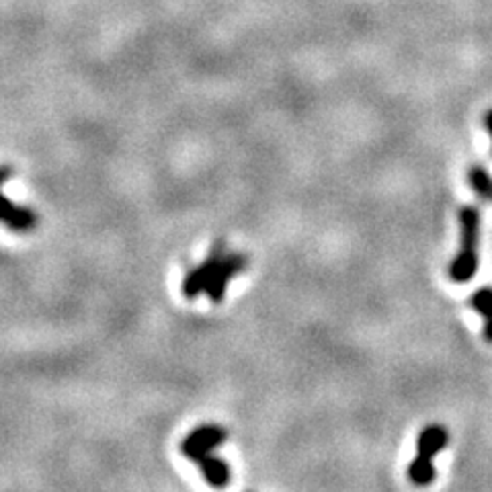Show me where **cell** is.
<instances>
[{
    "instance_id": "obj_2",
    "label": "cell",
    "mask_w": 492,
    "mask_h": 492,
    "mask_svg": "<svg viewBox=\"0 0 492 492\" xmlns=\"http://www.w3.org/2000/svg\"><path fill=\"white\" fill-rule=\"evenodd\" d=\"M226 437L228 433L220 424H204L191 431L181 446V451L204 472L207 484L218 488L230 482V468L215 456V449L226 441Z\"/></svg>"
},
{
    "instance_id": "obj_8",
    "label": "cell",
    "mask_w": 492,
    "mask_h": 492,
    "mask_svg": "<svg viewBox=\"0 0 492 492\" xmlns=\"http://www.w3.org/2000/svg\"><path fill=\"white\" fill-rule=\"evenodd\" d=\"M487 127H488V132H490V138H492V109L487 113Z\"/></svg>"
},
{
    "instance_id": "obj_3",
    "label": "cell",
    "mask_w": 492,
    "mask_h": 492,
    "mask_svg": "<svg viewBox=\"0 0 492 492\" xmlns=\"http://www.w3.org/2000/svg\"><path fill=\"white\" fill-rule=\"evenodd\" d=\"M460 251L451 261L449 278L457 283H466L478 271V242H480V212L476 207L460 210Z\"/></svg>"
},
{
    "instance_id": "obj_1",
    "label": "cell",
    "mask_w": 492,
    "mask_h": 492,
    "mask_svg": "<svg viewBox=\"0 0 492 492\" xmlns=\"http://www.w3.org/2000/svg\"><path fill=\"white\" fill-rule=\"evenodd\" d=\"M248 267V259L240 253H226L224 246L215 245L207 259L199 267L191 269L183 281L185 298L193 300L199 294H207L214 304H220L226 295V287L236 275Z\"/></svg>"
},
{
    "instance_id": "obj_5",
    "label": "cell",
    "mask_w": 492,
    "mask_h": 492,
    "mask_svg": "<svg viewBox=\"0 0 492 492\" xmlns=\"http://www.w3.org/2000/svg\"><path fill=\"white\" fill-rule=\"evenodd\" d=\"M11 177V168L9 166H0V187H3L6 181ZM0 224H4L6 228L15 232H29L31 228H36L37 224V215L29 207L17 206L6 198V195L0 191Z\"/></svg>"
},
{
    "instance_id": "obj_6",
    "label": "cell",
    "mask_w": 492,
    "mask_h": 492,
    "mask_svg": "<svg viewBox=\"0 0 492 492\" xmlns=\"http://www.w3.org/2000/svg\"><path fill=\"white\" fill-rule=\"evenodd\" d=\"M472 306L484 319V335L492 341V287H482L472 295Z\"/></svg>"
},
{
    "instance_id": "obj_4",
    "label": "cell",
    "mask_w": 492,
    "mask_h": 492,
    "mask_svg": "<svg viewBox=\"0 0 492 492\" xmlns=\"http://www.w3.org/2000/svg\"><path fill=\"white\" fill-rule=\"evenodd\" d=\"M449 441L448 431L440 427V424H431L421 433L419 443H416V457L415 462L408 466V478L415 484H429L435 478V466L433 457L440 454L441 449H446Z\"/></svg>"
},
{
    "instance_id": "obj_7",
    "label": "cell",
    "mask_w": 492,
    "mask_h": 492,
    "mask_svg": "<svg viewBox=\"0 0 492 492\" xmlns=\"http://www.w3.org/2000/svg\"><path fill=\"white\" fill-rule=\"evenodd\" d=\"M470 185L484 199H492V177L487 168L474 166L470 171Z\"/></svg>"
}]
</instances>
